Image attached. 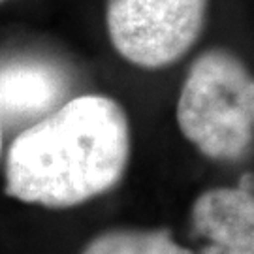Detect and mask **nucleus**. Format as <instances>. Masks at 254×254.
Here are the masks:
<instances>
[{
	"label": "nucleus",
	"instance_id": "6",
	"mask_svg": "<svg viewBox=\"0 0 254 254\" xmlns=\"http://www.w3.org/2000/svg\"><path fill=\"white\" fill-rule=\"evenodd\" d=\"M81 254H194L168 228H111L92 237Z\"/></svg>",
	"mask_w": 254,
	"mask_h": 254
},
{
	"label": "nucleus",
	"instance_id": "7",
	"mask_svg": "<svg viewBox=\"0 0 254 254\" xmlns=\"http://www.w3.org/2000/svg\"><path fill=\"white\" fill-rule=\"evenodd\" d=\"M237 187L243 189V190L254 192V173H245V175H241V179H239V185H237Z\"/></svg>",
	"mask_w": 254,
	"mask_h": 254
},
{
	"label": "nucleus",
	"instance_id": "1",
	"mask_svg": "<svg viewBox=\"0 0 254 254\" xmlns=\"http://www.w3.org/2000/svg\"><path fill=\"white\" fill-rule=\"evenodd\" d=\"M130 154L125 108L106 94L73 96L9 143L6 194L47 209L77 207L121 185Z\"/></svg>",
	"mask_w": 254,
	"mask_h": 254
},
{
	"label": "nucleus",
	"instance_id": "2",
	"mask_svg": "<svg viewBox=\"0 0 254 254\" xmlns=\"http://www.w3.org/2000/svg\"><path fill=\"white\" fill-rule=\"evenodd\" d=\"M175 119L183 137L213 162H243L254 149V75L226 47H207L190 63Z\"/></svg>",
	"mask_w": 254,
	"mask_h": 254
},
{
	"label": "nucleus",
	"instance_id": "9",
	"mask_svg": "<svg viewBox=\"0 0 254 254\" xmlns=\"http://www.w3.org/2000/svg\"><path fill=\"white\" fill-rule=\"evenodd\" d=\"M6 2H9V0H0V6H2V4H6Z\"/></svg>",
	"mask_w": 254,
	"mask_h": 254
},
{
	"label": "nucleus",
	"instance_id": "8",
	"mask_svg": "<svg viewBox=\"0 0 254 254\" xmlns=\"http://www.w3.org/2000/svg\"><path fill=\"white\" fill-rule=\"evenodd\" d=\"M2 137H4V119H2V108H0V156H2Z\"/></svg>",
	"mask_w": 254,
	"mask_h": 254
},
{
	"label": "nucleus",
	"instance_id": "5",
	"mask_svg": "<svg viewBox=\"0 0 254 254\" xmlns=\"http://www.w3.org/2000/svg\"><path fill=\"white\" fill-rule=\"evenodd\" d=\"M66 91L63 70L34 57H13L0 64L2 119H42L61 106Z\"/></svg>",
	"mask_w": 254,
	"mask_h": 254
},
{
	"label": "nucleus",
	"instance_id": "3",
	"mask_svg": "<svg viewBox=\"0 0 254 254\" xmlns=\"http://www.w3.org/2000/svg\"><path fill=\"white\" fill-rule=\"evenodd\" d=\"M211 0H106L111 47L141 70L177 64L205 28Z\"/></svg>",
	"mask_w": 254,
	"mask_h": 254
},
{
	"label": "nucleus",
	"instance_id": "4",
	"mask_svg": "<svg viewBox=\"0 0 254 254\" xmlns=\"http://www.w3.org/2000/svg\"><path fill=\"white\" fill-rule=\"evenodd\" d=\"M194 254H254V192L213 187L196 196L189 213Z\"/></svg>",
	"mask_w": 254,
	"mask_h": 254
}]
</instances>
